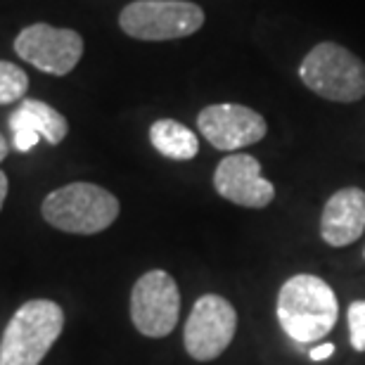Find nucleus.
Instances as JSON below:
<instances>
[{
    "instance_id": "nucleus-13",
    "label": "nucleus",
    "mask_w": 365,
    "mask_h": 365,
    "mask_svg": "<svg viewBox=\"0 0 365 365\" xmlns=\"http://www.w3.org/2000/svg\"><path fill=\"white\" fill-rule=\"evenodd\" d=\"M150 143L159 155L176 162L195 159L200 152V138L185 123L176 119H157L150 126Z\"/></svg>"
},
{
    "instance_id": "nucleus-2",
    "label": "nucleus",
    "mask_w": 365,
    "mask_h": 365,
    "mask_svg": "<svg viewBox=\"0 0 365 365\" xmlns=\"http://www.w3.org/2000/svg\"><path fill=\"white\" fill-rule=\"evenodd\" d=\"M119 200L95 182H69L53 190L41 204L43 218L62 232L95 235L119 218Z\"/></svg>"
},
{
    "instance_id": "nucleus-14",
    "label": "nucleus",
    "mask_w": 365,
    "mask_h": 365,
    "mask_svg": "<svg viewBox=\"0 0 365 365\" xmlns=\"http://www.w3.org/2000/svg\"><path fill=\"white\" fill-rule=\"evenodd\" d=\"M29 91V76L26 71L14 62L0 60V105L10 102H21Z\"/></svg>"
},
{
    "instance_id": "nucleus-19",
    "label": "nucleus",
    "mask_w": 365,
    "mask_h": 365,
    "mask_svg": "<svg viewBox=\"0 0 365 365\" xmlns=\"http://www.w3.org/2000/svg\"><path fill=\"white\" fill-rule=\"evenodd\" d=\"M7 150H10V148H7V140L3 138V133H0V162L7 157Z\"/></svg>"
},
{
    "instance_id": "nucleus-1",
    "label": "nucleus",
    "mask_w": 365,
    "mask_h": 365,
    "mask_svg": "<svg viewBox=\"0 0 365 365\" xmlns=\"http://www.w3.org/2000/svg\"><path fill=\"white\" fill-rule=\"evenodd\" d=\"M339 302L323 277L292 275L277 294V320L284 334L297 344H316L334 330Z\"/></svg>"
},
{
    "instance_id": "nucleus-20",
    "label": "nucleus",
    "mask_w": 365,
    "mask_h": 365,
    "mask_svg": "<svg viewBox=\"0 0 365 365\" xmlns=\"http://www.w3.org/2000/svg\"><path fill=\"white\" fill-rule=\"evenodd\" d=\"M363 257H365V250H363Z\"/></svg>"
},
{
    "instance_id": "nucleus-8",
    "label": "nucleus",
    "mask_w": 365,
    "mask_h": 365,
    "mask_svg": "<svg viewBox=\"0 0 365 365\" xmlns=\"http://www.w3.org/2000/svg\"><path fill=\"white\" fill-rule=\"evenodd\" d=\"M180 316V292L166 271H148L130 289V320L145 337L162 339L173 332Z\"/></svg>"
},
{
    "instance_id": "nucleus-18",
    "label": "nucleus",
    "mask_w": 365,
    "mask_h": 365,
    "mask_svg": "<svg viewBox=\"0 0 365 365\" xmlns=\"http://www.w3.org/2000/svg\"><path fill=\"white\" fill-rule=\"evenodd\" d=\"M7 187H10V182H7V176H5V173L0 171V209H3V204H5Z\"/></svg>"
},
{
    "instance_id": "nucleus-3",
    "label": "nucleus",
    "mask_w": 365,
    "mask_h": 365,
    "mask_svg": "<svg viewBox=\"0 0 365 365\" xmlns=\"http://www.w3.org/2000/svg\"><path fill=\"white\" fill-rule=\"evenodd\" d=\"M64 330V311L50 299H31L14 311L0 339V365H38Z\"/></svg>"
},
{
    "instance_id": "nucleus-12",
    "label": "nucleus",
    "mask_w": 365,
    "mask_h": 365,
    "mask_svg": "<svg viewBox=\"0 0 365 365\" xmlns=\"http://www.w3.org/2000/svg\"><path fill=\"white\" fill-rule=\"evenodd\" d=\"M7 123H10V130L31 128L50 145H60L69 133V121L64 119V114L50 107L48 102L31 98H24L19 102V107L10 114Z\"/></svg>"
},
{
    "instance_id": "nucleus-16",
    "label": "nucleus",
    "mask_w": 365,
    "mask_h": 365,
    "mask_svg": "<svg viewBox=\"0 0 365 365\" xmlns=\"http://www.w3.org/2000/svg\"><path fill=\"white\" fill-rule=\"evenodd\" d=\"M38 140H41V135L31 128H14L12 130V145L19 152H31L36 145H38Z\"/></svg>"
},
{
    "instance_id": "nucleus-15",
    "label": "nucleus",
    "mask_w": 365,
    "mask_h": 365,
    "mask_svg": "<svg viewBox=\"0 0 365 365\" xmlns=\"http://www.w3.org/2000/svg\"><path fill=\"white\" fill-rule=\"evenodd\" d=\"M349 337H351V346L356 351H365V299L349 304Z\"/></svg>"
},
{
    "instance_id": "nucleus-17",
    "label": "nucleus",
    "mask_w": 365,
    "mask_h": 365,
    "mask_svg": "<svg viewBox=\"0 0 365 365\" xmlns=\"http://www.w3.org/2000/svg\"><path fill=\"white\" fill-rule=\"evenodd\" d=\"M334 354V344H330V341H327V344H318V346H313L311 349V361H325V359H330V356Z\"/></svg>"
},
{
    "instance_id": "nucleus-5",
    "label": "nucleus",
    "mask_w": 365,
    "mask_h": 365,
    "mask_svg": "<svg viewBox=\"0 0 365 365\" xmlns=\"http://www.w3.org/2000/svg\"><path fill=\"white\" fill-rule=\"evenodd\" d=\"M119 26L135 41L187 38L204 26V10L187 0H135L121 10Z\"/></svg>"
},
{
    "instance_id": "nucleus-11",
    "label": "nucleus",
    "mask_w": 365,
    "mask_h": 365,
    "mask_svg": "<svg viewBox=\"0 0 365 365\" xmlns=\"http://www.w3.org/2000/svg\"><path fill=\"white\" fill-rule=\"evenodd\" d=\"M365 232V190L341 187L325 202L320 237L330 247H349Z\"/></svg>"
},
{
    "instance_id": "nucleus-9",
    "label": "nucleus",
    "mask_w": 365,
    "mask_h": 365,
    "mask_svg": "<svg viewBox=\"0 0 365 365\" xmlns=\"http://www.w3.org/2000/svg\"><path fill=\"white\" fill-rule=\"evenodd\" d=\"M197 128L211 148L223 152H237L257 145L268 133V123L257 109L235 102L204 107L197 114Z\"/></svg>"
},
{
    "instance_id": "nucleus-10",
    "label": "nucleus",
    "mask_w": 365,
    "mask_h": 365,
    "mask_svg": "<svg viewBox=\"0 0 365 365\" xmlns=\"http://www.w3.org/2000/svg\"><path fill=\"white\" fill-rule=\"evenodd\" d=\"M214 190L223 200L247 209H264L275 200V187L264 178L261 164L252 155H230L214 171Z\"/></svg>"
},
{
    "instance_id": "nucleus-4",
    "label": "nucleus",
    "mask_w": 365,
    "mask_h": 365,
    "mask_svg": "<svg viewBox=\"0 0 365 365\" xmlns=\"http://www.w3.org/2000/svg\"><path fill=\"white\" fill-rule=\"evenodd\" d=\"M299 78L323 100L351 105L365 98V64L339 43H318L299 64Z\"/></svg>"
},
{
    "instance_id": "nucleus-6",
    "label": "nucleus",
    "mask_w": 365,
    "mask_h": 365,
    "mask_svg": "<svg viewBox=\"0 0 365 365\" xmlns=\"http://www.w3.org/2000/svg\"><path fill=\"white\" fill-rule=\"evenodd\" d=\"M14 53L43 74L67 76L83 57V36L74 29L36 21L17 34Z\"/></svg>"
},
{
    "instance_id": "nucleus-7",
    "label": "nucleus",
    "mask_w": 365,
    "mask_h": 365,
    "mask_svg": "<svg viewBox=\"0 0 365 365\" xmlns=\"http://www.w3.org/2000/svg\"><path fill=\"white\" fill-rule=\"evenodd\" d=\"M237 332V311L221 294H204L195 302L187 316L182 341L190 359L216 361L232 344Z\"/></svg>"
}]
</instances>
